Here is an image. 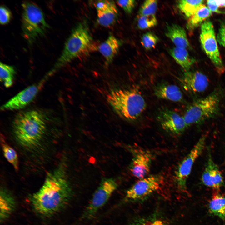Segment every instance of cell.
<instances>
[{
	"instance_id": "34",
	"label": "cell",
	"mask_w": 225,
	"mask_h": 225,
	"mask_svg": "<svg viewBox=\"0 0 225 225\" xmlns=\"http://www.w3.org/2000/svg\"><path fill=\"white\" fill-rule=\"evenodd\" d=\"M145 225H167V224L163 221L157 220L153 221L150 222L148 223V224Z\"/></svg>"
},
{
	"instance_id": "32",
	"label": "cell",
	"mask_w": 225,
	"mask_h": 225,
	"mask_svg": "<svg viewBox=\"0 0 225 225\" xmlns=\"http://www.w3.org/2000/svg\"><path fill=\"white\" fill-rule=\"evenodd\" d=\"M217 39L219 44L225 48V22L220 25Z\"/></svg>"
},
{
	"instance_id": "2",
	"label": "cell",
	"mask_w": 225,
	"mask_h": 225,
	"mask_svg": "<svg viewBox=\"0 0 225 225\" xmlns=\"http://www.w3.org/2000/svg\"><path fill=\"white\" fill-rule=\"evenodd\" d=\"M47 126L45 116L36 110L19 113L12 123V131L18 142L22 147L29 148L40 143L45 134Z\"/></svg>"
},
{
	"instance_id": "31",
	"label": "cell",
	"mask_w": 225,
	"mask_h": 225,
	"mask_svg": "<svg viewBox=\"0 0 225 225\" xmlns=\"http://www.w3.org/2000/svg\"><path fill=\"white\" fill-rule=\"evenodd\" d=\"M116 2L125 12L128 14L132 12L136 4L135 1L134 0H119Z\"/></svg>"
},
{
	"instance_id": "35",
	"label": "cell",
	"mask_w": 225,
	"mask_h": 225,
	"mask_svg": "<svg viewBox=\"0 0 225 225\" xmlns=\"http://www.w3.org/2000/svg\"><path fill=\"white\" fill-rule=\"evenodd\" d=\"M215 1L219 7H225V0H215Z\"/></svg>"
},
{
	"instance_id": "28",
	"label": "cell",
	"mask_w": 225,
	"mask_h": 225,
	"mask_svg": "<svg viewBox=\"0 0 225 225\" xmlns=\"http://www.w3.org/2000/svg\"><path fill=\"white\" fill-rule=\"evenodd\" d=\"M158 8V1L155 0L145 1L139 11L140 16L155 15Z\"/></svg>"
},
{
	"instance_id": "25",
	"label": "cell",
	"mask_w": 225,
	"mask_h": 225,
	"mask_svg": "<svg viewBox=\"0 0 225 225\" xmlns=\"http://www.w3.org/2000/svg\"><path fill=\"white\" fill-rule=\"evenodd\" d=\"M203 1L182 0L178 1V6L180 11L187 18H190L198 8L203 4Z\"/></svg>"
},
{
	"instance_id": "18",
	"label": "cell",
	"mask_w": 225,
	"mask_h": 225,
	"mask_svg": "<svg viewBox=\"0 0 225 225\" xmlns=\"http://www.w3.org/2000/svg\"><path fill=\"white\" fill-rule=\"evenodd\" d=\"M165 34L175 47L186 49L189 46L185 30L178 24H172L167 25Z\"/></svg>"
},
{
	"instance_id": "22",
	"label": "cell",
	"mask_w": 225,
	"mask_h": 225,
	"mask_svg": "<svg viewBox=\"0 0 225 225\" xmlns=\"http://www.w3.org/2000/svg\"><path fill=\"white\" fill-rule=\"evenodd\" d=\"M210 212L225 220V196L218 192L213 194L209 202Z\"/></svg>"
},
{
	"instance_id": "14",
	"label": "cell",
	"mask_w": 225,
	"mask_h": 225,
	"mask_svg": "<svg viewBox=\"0 0 225 225\" xmlns=\"http://www.w3.org/2000/svg\"><path fill=\"white\" fill-rule=\"evenodd\" d=\"M152 160V155L148 151L139 150L135 153L130 166L133 175L139 179L149 173Z\"/></svg>"
},
{
	"instance_id": "21",
	"label": "cell",
	"mask_w": 225,
	"mask_h": 225,
	"mask_svg": "<svg viewBox=\"0 0 225 225\" xmlns=\"http://www.w3.org/2000/svg\"><path fill=\"white\" fill-rule=\"evenodd\" d=\"M15 200L12 196L4 189L1 190L0 194V221H3L9 217L14 210Z\"/></svg>"
},
{
	"instance_id": "16",
	"label": "cell",
	"mask_w": 225,
	"mask_h": 225,
	"mask_svg": "<svg viewBox=\"0 0 225 225\" xmlns=\"http://www.w3.org/2000/svg\"><path fill=\"white\" fill-rule=\"evenodd\" d=\"M97 11L98 22L102 26L108 27L111 26L118 18V10L113 1H108L103 8Z\"/></svg>"
},
{
	"instance_id": "30",
	"label": "cell",
	"mask_w": 225,
	"mask_h": 225,
	"mask_svg": "<svg viewBox=\"0 0 225 225\" xmlns=\"http://www.w3.org/2000/svg\"><path fill=\"white\" fill-rule=\"evenodd\" d=\"M12 17V14L10 10L4 6L0 8V23L2 25L8 23Z\"/></svg>"
},
{
	"instance_id": "15",
	"label": "cell",
	"mask_w": 225,
	"mask_h": 225,
	"mask_svg": "<svg viewBox=\"0 0 225 225\" xmlns=\"http://www.w3.org/2000/svg\"><path fill=\"white\" fill-rule=\"evenodd\" d=\"M202 180L205 185L216 190L219 189L223 184V178L221 172L211 158L208 160Z\"/></svg>"
},
{
	"instance_id": "10",
	"label": "cell",
	"mask_w": 225,
	"mask_h": 225,
	"mask_svg": "<svg viewBox=\"0 0 225 225\" xmlns=\"http://www.w3.org/2000/svg\"><path fill=\"white\" fill-rule=\"evenodd\" d=\"M162 181V176L158 175L139 179L127 191L125 200L135 201L148 196L160 188Z\"/></svg>"
},
{
	"instance_id": "4",
	"label": "cell",
	"mask_w": 225,
	"mask_h": 225,
	"mask_svg": "<svg viewBox=\"0 0 225 225\" xmlns=\"http://www.w3.org/2000/svg\"><path fill=\"white\" fill-rule=\"evenodd\" d=\"M92 44V39L87 22L84 20L79 22L72 30L61 54L48 75H52L74 59L86 54Z\"/></svg>"
},
{
	"instance_id": "17",
	"label": "cell",
	"mask_w": 225,
	"mask_h": 225,
	"mask_svg": "<svg viewBox=\"0 0 225 225\" xmlns=\"http://www.w3.org/2000/svg\"><path fill=\"white\" fill-rule=\"evenodd\" d=\"M154 91L155 95L159 98L175 102H180L183 99L181 90L175 85L161 84L156 86Z\"/></svg>"
},
{
	"instance_id": "1",
	"label": "cell",
	"mask_w": 225,
	"mask_h": 225,
	"mask_svg": "<svg viewBox=\"0 0 225 225\" xmlns=\"http://www.w3.org/2000/svg\"><path fill=\"white\" fill-rule=\"evenodd\" d=\"M72 192L63 170L59 167L48 173L42 186L31 196L30 201L36 212L50 216L65 207Z\"/></svg>"
},
{
	"instance_id": "7",
	"label": "cell",
	"mask_w": 225,
	"mask_h": 225,
	"mask_svg": "<svg viewBox=\"0 0 225 225\" xmlns=\"http://www.w3.org/2000/svg\"><path fill=\"white\" fill-rule=\"evenodd\" d=\"M200 41L202 48L209 58L218 73L220 75L225 71L217 44L214 27L212 22L205 21L201 25Z\"/></svg>"
},
{
	"instance_id": "24",
	"label": "cell",
	"mask_w": 225,
	"mask_h": 225,
	"mask_svg": "<svg viewBox=\"0 0 225 225\" xmlns=\"http://www.w3.org/2000/svg\"><path fill=\"white\" fill-rule=\"evenodd\" d=\"M0 142L4 156L13 166L16 171L19 169V160L15 150L6 141L3 136L1 135Z\"/></svg>"
},
{
	"instance_id": "27",
	"label": "cell",
	"mask_w": 225,
	"mask_h": 225,
	"mask_svg": "<svg viewBox=\"0 0 225 225\" xmlns=\"http://www.w3.org/2000/svg\"><path fill=\"white\" fill-rule=\"evenodd\" d=\"M137 22L138 27L141 30L153 27L156 26L158 23L155 15L140 16Z\"/></svg>"
},
{
	"instance_id": "3",
	"label": "cell",
	"mask_w": 225,
	"mask_h": 225,
	"mask_svg": "<svg viewBox=\"0 0 225 225\" xmlns=\"http://www.w3.org/2000/svg\"><path fill=\"white\" fill-rule=\"evenodd\" d=\"M107 100L118 116L129 121L137 119L146 106L144 98L135 88L112 90L107 95Z\"/></svg>"
},
{
	"instance_id": "33",
	"label": "cell",
	"mask_w": 225,
	"mask_h": 225,
	"mask_svg": "<svg viewBox=\"0 0 225 225\" xmlns=\"http://www.w3.org/2000/svg\"><path fill=\"white\" fill-rule=\"evenodd\" d=\"M207 4L208 8L211 12L217 13L221 12L219 10V7L216 4L215 0H208L207 1Z\"/></svg>"
},
{
	"instance_id": "6",
	"label": "cell",
	"mask_w": 225,
	"mask_h": 225,
	"mask_svg": "<svg viewBox=\"0 0 225 225\" xmlns=\"http://www.w3.org/2000/svg\"><path fill=\"white\" fill-rule=\"evenodd\" d=\"M220 98V92L215 90L189 106L183 116L187 127L202 122L215 115L218 110Z\"/></svg>"
},
{
	"instance_id": "12",
	"label": "cell",
	"mask_w": 225,
	"mask_h": 225,
	"mask_svg": "<svg viewBox=\"0 0 225 225\" xmlns=\"http://www.w3.org/2000/svg\"><path fill=\"white\" fill-rule=\"evenodd\" d=\"M157 118L163 129L172 134L180 135L187 128L183 117L172 110H161Z\"/></svg>"
},
{
	"instance_id": "8",
	"label": "cell",
	"mask_w": 225,
	"mask_h": 225,
	"mask_svg": "<svg viewBox=\"0 0 225 225\" xmlns=\"http://www.w3.org/2000/svg\"><path fill=\"white\" fill-rule=\"evenodd\" d=\"M118 186V183L115 179L112 178L103 179L83 212L82 218L87 220L94 217L107 203Z\"/></svg>"
},
{
	"instance_id": "5",
	"label": "cell",
	"mask_w": 225,
	"mask_h": 225,
	"mask_svg": "<svg viewBox=\"0 0 225 225\" xmlns=\"http://www.w3.org/2000/svg\"><path fill=\"white\" fill-rule=\"evenodd\" d=\"M22 29L23 36L30 43L45 35L49 28L41 9L33 2L22 4Z\"/></svg>"
},
{
	"instance_id": "13",
	"label": "cell",
	"mask_w": 225,
	"mask_h": 225,
	"mask_svg": "<svg viewBox=\"0 0 225 225\" xmlns=\"http://www.w3.org/2000/svg\"><path fill=\"white\" fill-rule=\"evenodd\" d=\"M180 81L185 90L194 93L204 91L209 84L208 79L206 75L198 71H185Z\"/></svg>"
},
{
	"instance_id": "29",
	"label": "cell",
	"mask_w": 225,
	"mask_h": 225,
	"mask_svg": "<svg viewBox=\"0 0 225 225\" xmlns=\"http://www.w3.org/2000/svg\"><path fill=\"white\" fill-rule=\"evenodd\" d=\"M159 41L158 38L154 34L148 32L142 36L141 43L146 49L150 50L155 47Z\"/></svg>"
},
{
	"instance_id": "9",
	"label": "cell",
	"mask_w": 225,
	"mask_h": 225,
	"mask_svg": "<svg viewBox=\"0 0 225 225\" xmlns=\"http://www.w3.org/2000/svg\"><path fill=\"white\" fill-rule=\"evenodd\" d=\"M206 138H201L188 154L178 165L175 171V180L178 188L185 191L186 189V181L192 170L193 164L203 149Z\"/></svg>"
},
{
	"instance_id": "19",
	"label": "cell",
	"mask_w": 225,
	"mask_h": 225,
	"mask_svg": "<svg viewBox=\"0 0 225 225\" xmlns=\"http://www.w3.org/2000/svg\"><path fill=\"white\" fill-rule=\"evenodd\" d=\"M121 45V42L119 40L114 36L110 35L98 46V51L104 58L107 65L112 62Z\"/></svg>"
},
{
	"instance_id": "23",
	"label": "cell",
	"mask_w": 225,
	"mask_h": 225,
	"mask_svg": "<svg viewBox=\"0 0 225 225\" xmlns=\"http://www.w3.org/2000/svg\"><path fill=\"white\" fill-rule=\"evenodd\" d=\"M212 12L204 4L200 6L194 14L189 18L186 25L187 29L192 30L209 17Z\"/></svg>"
},
{
	"instance_id": "11",
	"label": "cell",
	"mask_w": 225,
	"mask_h": 225,
	"mask_svg": "<svg viewBox=\"0 0 225 225\" xmlns=\"http://www.w3.org/2000/svg\"><path fill=\"white\" fill-rule=\"evenodd\" d=\"M45 81L43 79L39 83L25 88L2 105L1 110H14L25 108L34 99Z\"/></svg>"
},
{
	"instance_id": "20",
	"label": "cell",
	"mask_w": 225,
	"mask_h": 225,
	"mask_svg": "<svg viewBox=\"0 0 225 225\" xmlns=\"http://www.w3.org/2000/svg\"><path fill=\"white\" fill-rule=\"evenodd\" d=\"M169 52L176 62L185 71H189L195 62L186 48L175 47L171 49Z\"/></svg>"
},
{
	"instance_id": "26",
	"label": "cell",
	"mask_w": 225,
	"mask_h": 225,
	"mask_svg": "<svg viewBox=\"0 0 225 225\" xmlns=\"http://www.w3.org/2000/svg\"><path fill=\"white\" fill-rule=\"evenodd\" d=\"M16 72L12 66L0 63V78L6 88H9L13 84Z\"/></svg>"
}]
</instances>
